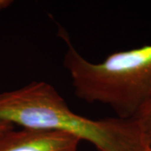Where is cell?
Instances as JSON below:
<instances>
[{
	"mask_svg": "<svg viewBox=\"0 0 151 151\" xmlns=\"http://www.w3.org/2000/svg\"><path fill=\"white\" fill-rule=\"evenodd\" d=\"M0 119L22 128L53 130L74 136L98 151H145L148 147L132 119H92L74 113L52 85L32 81L0 92Z\"/></svg>",
	"mask_w": 151,
	"mask_h": 151,
	"instance_id": "6da1fadb",
	"label": "cell"
},
{
	"mask_svg": "<svg viewBox=\"0 0 151 151\" xmlns=\"http://www.w3.org/2000/svg\"><path fill=\"white\" fill-rule=\"evenodd\" d=\"M63 37L67 42L63 65L79 99L106 105L117 117L131 119L151 98V45L115 52L93 63Z\"/></svg>",
	"mask_w": 151,
	"mask_h": 151,
	"instance_id": "7a4b0ae2",
	"label": "cell"
},
{
	"mask_svg": "<svg viewBox=\"0 0 151 151\" xmlns=\"http://www.w3.org/2000/svg\"><path fill=\"white\" fill-rule=\"evenodd\" d=\"M81 140L53 130L22 128L0 133V151H78Z\"/></svg>",
	"mask_w": 151,
	"mask_h": 151,
	"instance_id": "3957f363",
	"label": "cell"
},
{
	"mask_svg": "<svg viewBox=\"0 0 151 151\" xmlns=\"http://www.w3.org/2000/svg\"><path fill=\"white\" fill-rule=\"evenodd\" d=\"M138 125L148 148H151V98L132 118Z\"/></svg>",
	"mask_w": 151,
	"mask_h": 151,
	"instance_id": "277c9868",
	"label": "cell"
},
{
	"mask_svg": "<svg viewBox=\"0 0 151 151\" xmlns=\"http://www.w3.org/2000/svg\"><path fill=\"white\" fill-rule=\"evenodd\" d=\"M13 128H14V125H12V124L6 122L4 120L0 119V133L3 132V131L9 129H13Z\"/></svg>",
	"mask_w": 151,
	"mask_h": 151,
	"instance_id": "5b68a950",
	"label": "cell"
},
{
	"mask_svg": "<svg viewBox=\"0 0 151 151\" xmlns=\"http://www.w3.org/2000/svg\"><path fill=\"white\" fill-rule=\"evenodd\" d=\"M11 3H12L11 1H8V0H0V10L4 9L7 7H9Z\"/></svg>",
	"mask_w": 151,
	"mask_h": 151,
	"instance_id": "8992f818",
	"label": "cell"
},
{
	"mask_svg": "<svg viewBox=\"0 0 151 151\" xmlns=\"http://www.w3.org/2000/svg\"><path fill=\"white\" fill-rule=\"evenodd\" d=\"M145 151H151V148H148Z\"/></svg>",
	"mask_w": 151,
	"mask_h": 151,
	"instance_id": "52a82bcc",
	"label": "cell"
}]
</instances>
